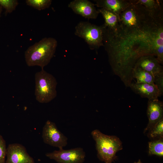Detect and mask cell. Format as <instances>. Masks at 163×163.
Returning a JSON list of instances; mask_svg holds the SVG:
<instances>
[{"label":"cell","mask_w":163,"mask_h":163,"mask_svg":"<svg viewBox=\"0 0 163 163\" xmlns=\"http://www.w3.org/2000/svg\"><path fill=\"white\" fill-rule=\"evenodd\" d=\"M134 163H142V162H141V160L139 159L137 162H135Z\"/></svg>","instance_id":"cb8c5ba5"},{"label":"cell","mask_w":163,"mask_h":163,"mask_svg":"<svg viewBox=\"0 0 163 163\" xmlns=\"http://www.w3.org/2000/svg\"><path fill=\"white\" fill-rule=\"evenodd\" d=\"M42 138L44 143L51 146L63 149L68 144L67 138L58 128L55 123L47 120L43 127Z\"/></svg>","instance_id":"8992f818"},{"label":"cell","mask_w":163,"mask_h":163,"mask_svg":"<svg viewBox=\"0 0 163 163\" xmlns=\"http://www.w3.org/2000/svg\"><path fill=\"white\" fill-rule=\"evenodd\" d=\"M51 0H26V4L39 10H41L49 8L50 6Z\"/></svg>","instance_id":"d6986e66"},{"label":"cell","mask_w":163,"mask_h":163,"mask_svg":"<svg viewBox=\"0 0 163 163\" xmlns=\"http://www.w3.org/2000/svg\"><path fill=\"white\" fill-rule=\"evenodd\" d=\"M129 87L136 94L148 100L157 98L161 96L159 90L154 84L132 82Z\"/></svg>","instance_id":"7c38bea8"},{"label":"cell","mask_w":163,"mask_h":163,"mask_svg":"<svg viewBox=\"0 0 163 163\" xmlns=\"http://www.w3.org/2000/svg\"><path fill=\"white\" fill-rule=\"evenodd\" d=\"M45 155L57 163H83L85 157V152L81 147L68 150L60 149L47 153Z\"/></svg>","instance_id":"52a82bcc"},{"label":"cell","mask_w":163,"mask_h":163,"mask_svg":"<svg viewBox=\"0 0 163 163\" xmlns=\"http://www.w3.org/2000/svg\"><path fill=\"white\" fill-rule=\"evenodd\" d=\"M162 12L133 15L119 24L116 31L102 25L110 64L125 85L132 83L133 69L140 57L153 55L163 64Z\"/></svg>","instance_id":"6da1fadb"},{"label":"cell","mask_w":163,"mask_h":163,"mask_svg":"<svg viewBox=\"0 0 163 163\" xmlns=\"http://www.w3.org/2000/svg\"><path fill=\"white\" fill-rule=\"evenodd\" d=\"M2 11V7L0 5V17Z\"/></svg>","instance_id":"603a6c76"},{"label":"cell","mask_w":163,"mask_h":163,"mask_svg":"<svg viewBox=\"0 0 163 163\" xmlns=\"http://www.w3.org/2000/svg\"><path fill=\"white\" fill-rule=\"evenodd\" d=\"M57 46V41L53 37H44L36 42L25 52L27 65L29 66H38L43 69L54 56Z\"/></svg>","instance_id":"7a4b0ae2"},{"label":"cell","mask_w":163,"mask_h":163,"mask_svg":"<svg viewBox=\"0 0 163 163\" xmlns=\"http://www.w3.org/2000/svg\"><path fill=\"white\" fill-rule=\"evenodd\" d=\"M136 4L141 5L153 13H158L163 11L161 1L158 0H132Z\"/></svg>","instance_id":"2e32d148"},{"label":"cell","mask_w":163,"mask_h":163,"mask_svg":"<svg viewBox=\"0 0 163 163\" xmlns=\"http://www.w3.org/2000/svg\"><path fill=\"white\" fill-rule=\"evenodd\" d=\"M149 137L151 138L163 137V118L156 123L149 131Z\"/></svg>","instance_id":"ac0fdd59"},{"label":"cell","mask_w":163,"mask_h":163,"mask_svg":"<svg viewBox=\"0 0 163 163\" xmlns=\"http://www.w3.org/2000/svg\"><path fill=\"white\" fill-rule=\"evenodd\" d=\"M95 5L88 0H74L70 2L68 6L75 14L89 19H96L99 13Z\"/></svg>","instance_id":"9c48e42d"},{"label":"cell","mask_w":163,"mask_h":163,"mask_svg":"<svg viewBox=\"0 0 163 163\" xmlns=\"http://www.w3.org/2000/svg\"><path fill=\"white\" fill-rule=\"evenodd\" d=\"M149 119L148 125L144 133L149 131L163 118V103L158 98L148 100L147 110Z\"/></svg>","instance_id":"30bf717a"},{"label":"cell","mask_w":163,"mask_h":163,"mask_svg":"<svg viewBox=\"0 0 163 163\" xmlns=\"http://www.w3.org/2000/svg\"><path fill=\"white\" fill-rule=\"evenodd\" d=\"M7 148L5 140L0 135V163H5Z\"/></svg>","instance_id":"44dd1931"},{"label":"cell","mask_w":163,"mask_h":163,"mask_svg":"<svg viewBox=\"0 0 163 163\" xmlns=\"http://www.w3.org/2000/svg\"><path fill=\"white\" fill-rule=\"evenodd\" d=\"M134 67H137L148 72L154 76L163 72L162 66L153 55H147L139 58Z\"/></svg>","instance_id":"8fae6325"},{"label":"cell","mask_w":163,"mask_h":163,"mask_svg":"<svg viewBox=\"0 0 163 163\" xmlns=\"http://www.w3.org/2000/svg\"><path fill=\"white\" fill-rule=\"evenodd\" d=\"M149 153L150 155L163 156V139L160 138L149 142Z\"/></svg>","instance_id":"e0dca14e"},{"label":"cell","mask_w":163,"mask_h":163,"mask_svg":"<svg viewBox=\"0 0 163 163\" xmlns=\"http://www.w3.org/2000/svg\"><path fill=\"white\" fill-rule=\"evenodd\" d=\"M96 5L100 8H104L114 13L119 18L120 14L131 4V0H95Z\"/></svg>","instance_id":"4fadbf2b"},{"label":"cell","mask_w":163,"mask_h":163,"mask_svg":"<svg viewBox=\"0 0 163 163\" xmlns=\"http://www.w3.org/2000/svg\"><path fill=\"white\" fill-rule=\"evenodd\" d=\"M91 135L95 142L99 159L105 163H112L117 158V152L123 148L120 139L115 136L104 134L98 129L92 131Z\"/></svg>","instance_id":"3957f363"},{"label":"cell","mask_w":163,"mask_h":163,"mask_svg":"<svg viewBox=\"0 0 163 163\" xmlns=\"http://www.w3.org/2000/svg\"><path fill=\"white\" fill-rule=\"evenodd\" d=\"M35 95L36 100L42 103L51 101L57 96V82L51 74L41 69L35 75Z\"/></svg>","instance_id":"277c9868"},{"label":"cell","mask_w":163,"mask_h":163,"mask_svg":"<svg viewBox=\"0 0 163 163\" xmlns=\"http://www.w3.org/2000/svg\"><path fill=\"white\" fill-rule=\"evenodd\" d=\"M132 74L133 78L136 79L139 83L154 84V76L150 73L137 67H134Z\"/></svg>","instance_id":"9a60e30c"},{"label":"cell","mask_w":163,"mask_h":163,"mask_svg":"<svg viewBox=\"0 0 163 163\" xmlns=\"http://www.w3.org/2000/svg\"><path fill=\"white\" fill-rule=\"evenodd\" d=\"M5 163H34L33 158L27 152L26 148L21 144H9L7 148Z\"/></svg>","instance_id":"ba28073f"},{"label":"cell","mask_w":163,"mask_h":163,"mask_svg":"<svg viewBox=\"0 0 163 163\" xmlns=\"http://www.w3.org/2000/svg\"><path fill=\"white\" fill-rule=\"evenodd\" d=\"M18 4L17 0H0V5L5 10V15L14 11Z\"/></svg>","instance_id":"ffe728a7"},{"label":"cell","mask_w":163,"mask_h":163,"mask_svg":"<svg viewBox=\"0 0 163 163\" xmlns=\"http://www.w3.org/2000/svg\"><path fill=\"white\" fill-rule=\"evenodd\" d=\"M154 84L158 88L160 96L163 94V72L154 76Z\"/></svg>","instance_id":"7402d4cb"},{"label":"cell","mask_w":163,"mask_h":163,"mask_svg":"<svg viewBox=\"0 0 163 163\" xmlns=\"http://www.w3.org/2000/svg\"><path fill=\"white\" fill-rule=\"evenodd\" d=\"M98 11L104 19V25L113 31H116L119 27V18L114 13L107 9L100 8Z\"/></svg>","instance_id":"5bb4252c"},{"label":"cell","mask_w":163,"mask_h":163,"mask_svg":"<svg viewBox=\"0 0 163 163\" xmlns=\"http://www.w3.org/2000/svg\"><path fill=\"white\" fill-rule=\"evenodd\" d=\"M75 29V35L83 39L91 50H97L103 46L102 26L81 21L76 25Z\"/></svg>","instance_id":"5b68a950"}]
</instances>
